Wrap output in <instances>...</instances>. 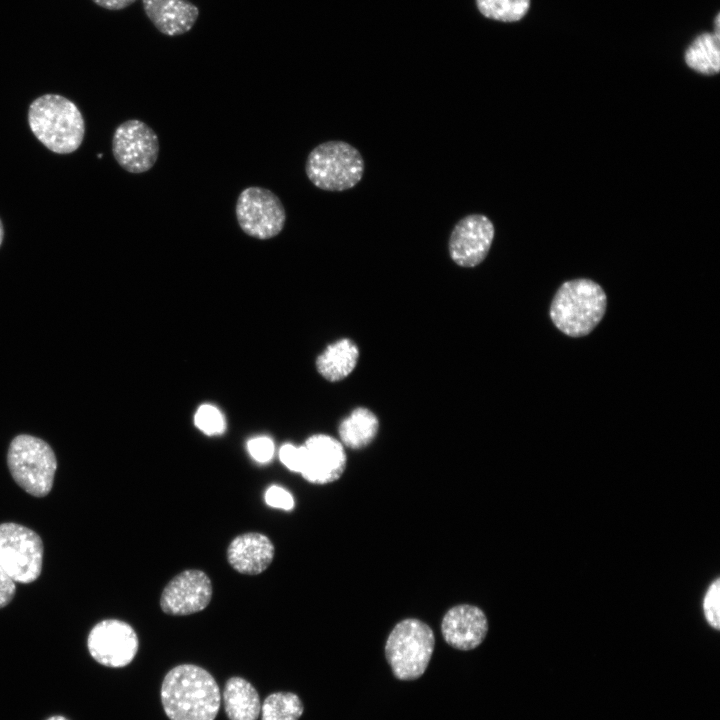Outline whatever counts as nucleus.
<instances>
[{"label":"nucleus","mask_w":720,"mask_h":720,"mask_svg":"<svg viewBox=\"0 0 720 720\" xmlns=\"http://www.w3.org/2000/svg\"><path fill=\"white\" fill-rule=\"evenodd\" d=\"M222 699L229 720H257L260 715L259 694L244 678H229L225 683Z\"/></svg>","instance_id":"nucleus-17"},{"label":"nucleus","mask_w":720,"mask_h":720,"mask_svg":"<svg viewBox=\"0 0 720 720\" xmlns=\"http://www.w3.org/2000/svg\"><path fill=\"white\" fill-rule=\"evenodd\" d=\"M358 358L357 345L352 340L343 338L326 347L317 357L316 367L323 378L336 382L354 370Z\"/></svg>","instance_id":"nucleus-18"},{"label":"nucleus","mask_w":720,"mask_h":720,"mask_svg":"<svg viewBox=\"0 0 720 720\" xmlns=\"http://www.w3.org/2000/svg\"><path fill=\"white\" fill-rule=\"evenodd\" d=\"M495 229L492 221L483 214H469L453 227L448 250L453 262L472 268L484 261L491 248Z\"/></svg>","instance_id":"nucleus-11"},{"label":"nucleus","mask_w":720,"mask_h":720,"mask_svg":"<svg viewBox=\"0 0 720 720\" xmlns=\"http://www.w3.org/2000/svg\"><path fill=\"white\" fill-rule=\"evenodd\" d=\"M213 586L202 570L187 569L174 576L160 596V608L172 616H186L204 610L210 603Z\"/></svg>","instance_id":"nucleus-12"},{"label":"nucleus","mask_w":720,"mask_h":720,"mask_svg":"<svg viewBox=\"0 0 720 720\" xmlns=\"http://www.w3.org/2000/svg\"><path fill=\"white\" fill-rule=\"evenodd\" d=\"M275 547L264 534L247 532L236 536L228 545L226 557L229 565L238 573L258 575L272 563Z\"/></svg>","instance_id":"nucleus-15"},{"label":"nucleus","mask_w":720,"mask_h":720,"mask_svg":"<svg viewBox=\"0 0 720 720\" xmlns=\"http://www.w3.org/2000/svg\"><path fill=\"white\" fill-rule=\"evenodd\" d=\"M720 581L716 578L708 587L703 609L708 624L718 630L720 628Z\"/></svg>","instance_id":"nucleus-24"},{"label":"nucleus","mask_w":720,"mask_h":720,"mask_svg":"<svg viewBox=\"0 0 720 720\" xmlns=\"http://www.w3.org/2000/svg\"><path fill=\"white\" fill-rule=\"evenodd\" d=\"M7 464L14 481L28 494L44 497L51 491L57 460L44 440L28 434L17 435L9 445Z\"/></svg>","instance_id":"nucleus-6"},{"label":"nucleus","mask_w":720,"mask_h":720,"mask_svg":"<svg viewBox=\"0 0 720 720\" xmlns=\"http://www.w3.org/2000/svg\"><path fill=\"white\" fill-rule=\"evenodd\" d=\"M444 640L458 650H472L478 647L488 632V620L478 607L461 604L449 609L441 622Z\"/></svg>","instance_id":"nucleus-14"},{"label":"nucleus","mask_w":720,"mask_h":720,"mask_svg":"<svg viewBox=\"0 0 720 720\" xmlns=\"http://www.w3.org/2000/svg\"><path fill=\"white\" fill-rule=\"evenodd\" d=\"M378 427L376 415L367 408L358 407L339 425L341 443L352 449L364 448L374 440Z\"/></svg>","instance_id":"nucleus-19"},{"label":"nucleus","mask_w":720,"mask_h":720,"mask_svg":"<svg viewBox=\"0 0 720 720\" xmlns=\"http://www.w3.org/2000/svg\"><path fill=\"white\" fill-rule=\"evenodd\" d=\"M47 720H67V719L64 718L63 716H53V717L48 718Z\"/></svg>","instance_id":"nucleus-31"},{"label":"nucleus","mask_w":720,"mask_h":720,"mask_svg":"<svg viewBox=\"0 0 720 720\" xmlns=\"http://www.w3.org/2000/svg\"><path fill=\"white\" fill-rule=\"evenodd\" d=\"M264 500L268 506L285 511H290L295 506L292 494L278 485H272L265 491Z\"/></svg>","instance_id":"nucleus-26"},{"label":"nucleus","mask_w":720,"mask_h":720,"mask_svg":"<svg viewBox=\"0 0 720 720\" xmlns=\"http://www.w3.org/2000/svg\"><path fill=\"white\" fill-rule=\"evenodd\" d=\"M301 447L299 474L309 483L324 485L338 480L346 467L342 443L325 434H315Z\"/></svg>","instance_id":"nucleus-13"},{"label":"nucleus","mask_w":720,"mask_h":720,"mask_svg":"<svg viewBox=\"0 0 720 720\" xmlns=\"http://www.w3.org/2000/svg\"><path fill=\"white\" fill-rule=\"evenodd\" d=\"M43 554L42 539L35 531L15 522L0 524V569L16 583L39 578Z\"/></svg>","instance_id":"nucleus-7"},{"label":"nucleus","mask_w":720,"mask_h":720,"mask_svg":"<svg viewBox=\"0 0 720 720\" xmlns=\"http://www.w3.org/2000/svg\"><path fill=\"white\" fill-rule=\"evenodd\" d=\"M3 237H4V228H3V224H2V222H1V220H0V246H1L2 241H3Z\"/></svg>","instance_id":"nucleus-30"},{"label":"nucleus","mask_w":720,"mask_h":720,"mask_svg":"<svg viewBox=\"0 0 720 720\" xmlns=\"http://www.w3.org/2000/svg\"><path fill=\"white\" fill-rule=\"evenodd\" d=\"M301 699L292 692H275L261 704V720H298L303 714Z\"/></svg>","instance_id":"nucleus-21"},{"label":"nucleus","mask_w":720,"mask_h":720,"mask_svg":"<svg viewBox=\"0 0 720 720\" xmlns=\"http://www.w3.org/2000/svg\"><path fill=\"white\" fill-rule=\"evenodd\" d=\"M435 636L423 621L407 618L390 632L385 644V657L394 676L414 680L426 671L432 657Z\"/></svg>","instance_id":"nucleus-5"},{"label":"nucleus","mask_w":720,"mask_h":720,"mask_svg":"<svg viewBox=\"0 0 720 720\" xmlns=\"http://www.w3.org/2000/svg\"><path fill=\"white\" fill-rule=\"evenodd\" d=\"M194 424L202 433L208 436L221 435L226 428L223 414L211 404H203L198 407L194 415Z\"/></svg>","instance_id":"nucleus-23"},{"label":"nucleus","mask_w":720,"mask_h":720,"mask_svg":"<svg viewBox=\"0 0 720 720\" xmlns=\"http://www.w3.org/2000/svg\"><path fill=\"white\" fill-rule=\"evenodd\" d=\"M96 5L107 10H122L132 5L136 0H92Z\"/></svg>","instance_id":"nucleus-29"},{"label":"nucleus","mask_w":720,"mask_h":720,"mask_svg":"<svg viewBox=\"0 0 720 720\" xmlns=\"http://www.w3.org/2000/svg\"><path fill=\"white\" fill-rule=\"evenodd\" d=\"M606 305V294L599 284L590 279H575L563 283L556 292L550 317L564 334L581 337L598 325Z\"/></svg>","instance_id":"nucleus-3"},{"label":"nucleus","mask_w":720,"mask_h":720,"mask_svg":"<svg viewBox=\"0 0 720 720\" xmlns=\"http://www.w3.org/2000/svg\"><path fill=\"white\" fill-rule=\"evenodd\" d=\"M28 124L35 137L57 154L77 150L85 134V123L79 108L58 94L36 98L28 109Z\"/></svg>","instance_id":"nucleus-2"},{"label":"nucleus","mask_w":720,"mask_h":720,"mask_svg":"<svg viewBox=\"0 0 720 720\" xmlns=\"http://www.w3.org/2000/svg\"><path fill=\"white\" fill-rule=\"evenodd\" d=\"M279 459L292 472L299 473L301 464V447L285 443L279 450Z\"/></svg>","instance_id":"nucleus-27"},{"label":"nucleus","mask_w":720,"mask_h":720,"mask_svg":"<svg viewBox=\"0 0 720 720\" xmlns=\"http://www.w3.org/2000/svg\"><path fill=\"white\" fill-rule=\"evenodd\" d=\"M143 9L155 28L170 37L189 32L199 9L188 0H142Z\"/></svg>","instance_id":"nucleus-16"},{"label":"nucleus","mask_w":720,"mask_h":720,"mask_svg":"<svg viewBox=\"0 0 720 720\" xmlns=\"http://www.w3.org/2000/svg\"><path fill=\"white\" fill-rule=\"evenodd\" d=\"M685 62L701 74H717L720 70V35H699L686 50Z\"/></svg>","instance_id":"nucleus-20"},{"label":"nucleus","mask_w":720,"mask_h":720,"mask_svg":"<svg viewBox=\"0 0 720 720\" xmlns=\"http://www.w3.org/2000/svg\"><path fill=\"white\" fill-rule=\"evenodd\" d=\"M16 593V582L0 569V609L7 606Z\"/></svg>","instance_id":"nucleus-28"},{"label":"nucleus","mask_w":720,"mask_h":720,"mask_svg":"<svg viewBox=\"0 0 720 720\" xmlns=\"http://www.w3.org/2000/svg\"><path fill=\"white\" fill-rule=\"evenodd\" d=\"M364 160L351 144L330 140L318 144L307 156L305 173L317 188L341 192L352 189L362 179Z\"/></svg>","instance_id":"nucleus-4"},{"label":"nucleus","mask_w":720,"mask_h":720,"mask_svg":"<svg viewBox=\"0 0 720 720\" xmlns=\"http://www.w3.org/2000/svg\"><path fill=\"white\" fill-rule=\"evenodd\" d=\"M159 151L156 132L139 119L124 121L113 133V156L129 173L140 174L150 170L158 159Z\"/></svg>","instance_id":"nucleus-9"},{"label":"nucleus","mask_w":720,"mask_h":720,"mask_svg":"<svg viewBox=\"0 0 720 720\" xmlns=\"http://www.w3.org/2000/svg\"><path fill=\"white\" fill-rule=\"evenodd\" d=\"M235 215L241 230L258 240L277 236L286 222V211L280 198L259 186H250L240 192Z\"/></svg>","instance_id":"nucleus-8"},{"label":"nucleus","mask_w":720,"mask_h":720,"mask_svg":"<svg viewBox=\"0 0 720 720\" xmlns=\"http://www.w3.org/2000/svg\"><path fill=\"white\" fill-rule=\"evenodd\" d=\"M161 701L170 720H214L221 693L214 677L194 664H180L165 675Z\"/></svg>","instance_id":"nucleus-1"},{"label":"nucleus","mask_w":720,"mask_h":720,"mask_svg":"<svg viewBox=\"0 0 720 720\" xmlns=\"http://www.w3.org/2000/svg\"><path fill=\"white\" fill-rule=\"evenodd\" d=\"M138 636L133 627L119 619L98 622L89 632L87 647L98 663L112 668L125 667L138 651Z\"/></svg>","instance_id":"nucleus-10"},{"label":"nucleus","mask_w":720,"mask_h":720,"mask_svg":"<svg viewBox=\"0 0 720 720\" xmlns=\"http://www.w3.org/2000/svg\"><path fill=\"white\" fill-rule=\"evenodd\" d=\"M247 450L255 461L267 463L273 458L275 447L271 438L257 436L247 442Z\"/></svg>","instance_id":"nucleus-25"},{"label":"nucleus","mask_w":720,"mask_h":720,"mask_svg":"<svg viewBox=\"0 0 720 720\" xmlns=\"http://www.w3.org/2000/svg\"><path fill=\"white\" fill-rule=\"evenodd\" d=\"M476 3L485 17L503 22L520 20L530 7V0H476Z\"/></svg>","instance_id":"nucleus-22"}]
</instances>
